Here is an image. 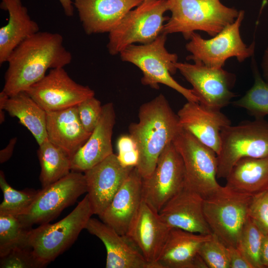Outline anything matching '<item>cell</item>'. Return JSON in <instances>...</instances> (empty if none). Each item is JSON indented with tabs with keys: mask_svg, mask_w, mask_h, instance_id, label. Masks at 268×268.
Instances as JSON below:
<instances>
[{
	"mask_svg": "<svg viewBox=\"0 0 268 268\" xmlns=\"http://www.w3.org/2000/svg\"><path fill=\"white\" fill-rule=\"evenodd\" d=\"M139 121L129 126L138 153L135 166L143 179L154 171L161 153L182 129L178 117L160 94L139 108Z\"/></svg>",
	"mask_w": 268,
	"mask_h": 268,
	"instance_id": "obj_2",
	"label": "cell"
},
{
	"mask_svg": "<svg viewBox=\"0 0 268 268\" xmlns=\"http://www.w3.org/2000/svg\"><path fill=\"white\" fill-rule=\"evenodd\" d=\"M115 120L113 103L103 105L96 127L85 143L71 158V171L84 172L113 153L112 136Z\"/></svg>",
	"mask_w": 268,
	"mask_h": 268,
	"instance_id": "obj_22",
	"label": "cell"
},
{
	"mask_svg": "<svg viewBox=\"0 0 268 268\" xmlns=\"http://www.w3.org/2000/svg\"><path fill=\"white\" fill-rule=\"evenodd\" d=\"M142 179L134 167L109 206L99 216L120 235L127 234L143 201Z\"/></svg>",
	"mask_w": 268,
	"mask_h": 268,
	"instance_id": "obj_21",
	"label": "cell"
},
{
	"mask_svg": "<svg viewBox=\"0 0 268 268\" xmlns=\"http://www.w3.org/2000/svg\"><path fill=\"white\" fill-rule=\"evenodd\" d=\"M118 157L125 166H135L138 160V153L136 145L131 136L122 135L118 140Z\"/></svg>",
	"mask_w": 268,
	"mask_h": 268,
	"instance_id": "obj_37",
	"label": "cell"
},
{
	"mask_svg": "<svg viewBox=\"0 0 268 268\" xmlns=\"http://www.w3.org/2000/svg\"><path fill=\"white\" fill-rule=\"evenodd\" d=\"M172 142L184 162L185 187L203 198L216 191L221 186L215 152L182 128Z\"/></svg>",
	"mask_w": 268,
	"mask_h": 268,
	"instance_id": "obj_10",
	"label": "cell"
},
{
	"mask_svg": "<svg viewBox=\"0 0 268 268\" xmlns=\"http://www.w3.org/2000/svg\"><path fill=\"white\" fill-rule=\"evenodd\" d=\"M252 69L254 76L253 85L233 104L245 109L255 119H264L268 115V83L262 77L254 60Z\"/></svg>",
	"mask_w": 268,
	"mask_h": 268,
	"instance_id": "obj_30",
	"label": "cell"
},
{
	"mask_svg": "<svg viewBox=\"0 0 268 268\" xmlns=\"http://www.w3.org/2000/svg\"><path fill=\"white\" fill-rule=\"evenodd\" d=\"M85 229L104 244L106 268H156L126 235L119 234L103 221L91 217Z\"/></svg>",
	"mask_w": 268,
	"mask_h": 268,
	"instance_id": "obj_20",
	"label": "cell"
},
{
	"mask_svg": "<svg viewBox=\"0 0 268 268\" xmlns=\"http://www.w3.org/2000/svg\"><path fill=\"white\" fill-rule=\"evenodd\" d=\"M244 14V10H240L233 23L209 39H203L196 32L193 33L186 45V50L191 54L186 59L208 67L222 68L229 58L235 57L239 62H243L253 56L255 42L247 45L240 35Z\"/></svg>",
	"mask_w": 268,
	"mask_h": 268,
	"instance_id": "obj_9",
	"label": "cell"
},
{
	"mask_svg": "<svg viewBox=\"0 0 268 268\" xmlns=\"http://www.w3.org/2000/svg\"><path fill=\"white\" fill-rule=\"evenodd\" d=\"M248 216L265 235L268 234V189L252 197Z\"/></svg>",
	"mask_w": 268,
	"mask_h": 268,
	"instance_id": "obj_36",
	"label": "cell"
},
{
	"mask_svg": "<svg viewBox=\"0 0 268 268\" xmlns=\"http://www.w3.org/2000/svg\"><path fill=\"white\" fill-rule=\"evenodd\" d=\"M230 268H253L242 252L236 247L229 246Z\"/></svg>",
	"mask_w": 268,
	"mask_h": 268,
	"instance_id": "obj_38",
	"label": "cell"
},
{
	"mask_svg": "<svg viewBox=\"0 0 268 268\" xmlns=\"http://www.w3.org/2000/svg\"><path fill=\"white\" fill-rule=\"evenodd\" d=\"M199 254L208 268H230L228 247L213 234L201 244Z\"/></svg>",
	"mask_w": 268,
	"mask_h": 268,
	"instance_id": "obj_33",
	"label": "cell"
},
{
	"mask_svg": "<svg viewBox=\"0 0 268 268\" xmlns=\"http://www.w3.org/2000/svg\"><path fill=\"white\" fill-rule=\"evenodd\" d=\"M24 92L46 112L76 106L95 95L93 90L76 83L64 67L51 69Z\"/></svg>",
	"mask_w": 268,
	"mask_h": 268,
	"instance_id": "obj_14",
	"label": "cell"
},
{
	"mask_svg": "<svg viewBox=\"0 0 268 268\" xmlns=\"http://www.w3.org/2000/svg\"><path fill=\"white\" fill-rule=\"evenodd\" d=\"M37 155L41 166L39 179L42 187L53 184L71 171V158L48 138L39 145Z\"/></svg>",
	"mask_w": 268,
	"mask_h": 268,
	"instance_id": "obj_28",
	"label": "cell"
},
{
	"mask_svg": "<svg viewBox=\"0 0 268 268\" xmlns=\"http://www.w3.org/2000/svg\"><path fill=\"white\" fill-rule=\"evenodd\" d=\"M71 60L62 35L39 31L23 41L9 56L2 91L8 96L25 91L43 78L48 69L64 67Z\"/></svg>",
	"mask_w": 268,
	"mask_h": 268,
	"instance_id": "obj_1",
	"label": "cell"
},
{
	"mask_svg": "<svg viewBox=\"0 0 268 268\" xmlns=\"http://www.w3.org/2000/svg\"><path fill=\"white\" fill-rule=\"evenodd\" d=\"M61 3L65 14L67 16L70 17L73 15L74 5L71 0H59Z\"/></svg>",
	"mask_w": 268,
	"mask_h": 268,
	"instance_id": "obj_41",
	"label": "cell"
},
{
	"mask_svg": "<svg viewBox=\"0 0 268 268\" xmlns=\"http://www.w3.org/2000/svg\"><path fill=\"white\" fill-rule=\"evenodd\" d=\"M17 139V138L16 137L11 138L6 146L0 151V163H3L7 161L11 157L13 153Z\"/></svg>",
	"mask_w": 268,
	"mask_h": 268,
	"instance_id": "obj_39",
	"label": "cell"
},
{
	"mask_svg": "<svg viewBox=\"0 0 268 268\" xmlns=\"http://www.w3.org/2000/svg\"><path fill=\"white\" fill-rule=\"evenodd\" d=\"M135 166L124 165L114 153L84 172L94 214L100 216Z\"/></svg>",
	"mask_w": 268,
	"mask_h": 268,
	"instance_id": "obj_15",
	"label": "cell"
},
{
	"mask_svg": "<svg viewBox=\"0 0 268 268\" xmlns=\"http://www.w3.org/2000/svg\"><path fill=\"white\" fill-rule=\"evenodd\" d=\"M261 66L263 69V78L268 83V47L264 53Z\"/></svg>",
	"mask_w": 268,
	"mask_h": 268,
	"instance_id": "obj_42",
	"label": "cell"
},
{
	"mask_svg": "<svg viewBox=\"0 0 268 268\" xmlns=\"http://www.w3.org/2000/svg\"><path fill=\"white\" fill-rule=\"evenodd\" d=\"M171 229L143 200L125 235L148 262L159 268L156 262Z\"/></svg>",
	"mask_w": 268,
	"mask_h": 268,
	"instance_id": "obj_17",
	"label": "cell"
},
{
	"mask_svg": "<svg viewBox=\"0 0 268 268\" xmlns=\"http://www.w3.org/2000/svg\"><path fill=\"white\" fill-rule=\"evenodd\" d=\"M1 9L8 13L7 23L0 28V65L7 60L14 49L28 37L39 31L21 0H1Z\"/></svg>",
	"mask_w": 268,
	"mask_h": 268,
	"instance_id": "obj_25",
	"label": "cell"
},
{
	"mask_svg": "<svg viewBox=\"0 0 268 268\" xmlns=\"http://www.w3.org/2000/svg\"><path fill=\"white\" fill-rule=\"evenodd\" d=\"M177 70L192 85L193 91L203 105L218 110L227 106L236 95L231 89L236 77L222 68L201 64L177 62Z\"/></svg>",
	"mask_w": 268,
	"mask_h": 268,
	"instance_id": "obj_13",
	"label": "cell"
},
{
	"mask_svg": "<svg viewBox=\"0 0 268 268\" xmlns=\"http://www.w3.org/2000/svg\"><path fill=\"white\" fill-rule=\"evenodd\" d=\"M0 188L3 195V201L0 204V214L15 216L24 213L29 208L39 190L14 189L8 184L1 170L0 171Z\"/></svg>",
	"mask_w": 268,
	"mask_h": 268,
	"instance_id": "obj_31",
	"label": "cell"
},
{
	"mask_svg": "<svg viewBox=\"0 0 268 268\" xmlns=\"http://www.w3.org/2000/svg\"><path fill=\"white\" fill-rule=\"evenodd\" d=\"M0 110L6 111L12 117L17 118L30 132L38 145L48 138L46 112L25 92L8 96L1 91Z\"/></svg>",
	"mask_w": 268,
	"mask_h": 268,
	"instance_id": "obj_26",
	"label": "cell"
},
{
	"mask_svg": "<svg viewBox=\"0 0 268 268\" xmlns=\"http://www.w3.org/2000/svg\"><path fill=\"white\" fill-rule=\"evenodd\" d=\"M261 262L263 268H268V234L265 235L261 252Z\"/></svg>",
	"mask_w": 268,
	"mask_h": 268,
	"instance_id": "obj_40",
	"label": "cell"
},
{
	"mask_svg": "<svg viewBox=\"0 0 268 268\" xmlns=\"http://www.w3.org/2000/svg\"><path fill=\"white\" fill-rule=\"evenodd\" d=\"M94 214L87 194L75 208L59 221L32 229L30 243L38 260L45 265L53 261L76 240Z\"/></svg>",
	"mask_w": 268,
	"mask_h": 268,
	"instance_id": "obj_7",
	"label": "cell"
},
{
	"mask_svg": "<svg viewBox=\"0 0 268 268\" xmlns=\"http://www.w3.org/2000/svg\"><path fill=\"white\" fill-rule=\"evenodd\" d=\"M46 112L48 139L71 158L91 134L83 128L76 106Z\"/></svg>",
	"mask_w": 268,
	"mask_h": 268,
	"instance_id": "obj_24",
	"label": "cell"
},
{
	"mask_svg": "<svg viewBox=\"0 0 268 268\" xmlns=\"http://www.w3.org/2000/svg\"><path fill=\"white\" fill-rule=\"evenodd\" d=\"M251 196L226 185L204 198L203 212L212 234L227 247H236L248 217Z\"/></svg>",
	"mask_w": 268,
	"mask_h": 268,
	"instance_id": "obj_5",
	"label": "cell"
},
{
	"mask_svg": "<svg viewBox=\"0 0 268 268\" xmlns=\"http://www.w3.org/2000/svg\"><path fill=\"white\" fill-rule=\"evenodd\" d=\"M166 36L161 33L150 43L130 45L120 53L121 59L133 64L141 70L143 85L158 89L159 84H162L179 92L187 101L199 102L192 89L184 87L171 75L177 70L175 65L178 62V56L166 49Z\"/></svg>",
	"mask_w": 268,
	"mask_h": 268,
	"instance_id": "obj_4",
	"label": "cell"
},
{
	"mask_svg": "<svg viewBox=\"0 0 268 268\" xmlns=\"http://www.w3.org/2000/svg\"><path fill=\"white\" fill-rule=\"evenodd\" d=\"M85 193L87 187L84 174L71 171L58 181L39 190L29 208L17 217L26 228L49 223Z\"/></svg>",
	"mask_w": 268,
	"mask_h": 268,
	"instance_id": "obj_11",
	"label": "cell"
},
{
	"mask_svg": "<svg viewBox=\"0 0 268 268\" xmlns=\"http://www.w3.org/2000/svg\"><path fill=\"white\" fill-rule=\"evenodd\" d=\"M171 16L164 24L162 34L181 33L189 40L196 31L213 37L233 23L239 11L220 0H166Z\"/></svg>",
	"mask_w": 268,
	"mask_h": 268,
	"instance_id": "obj_3",
	"label": "cell"
},
{
	"mask_svg": "<svg viewBox=\"0 0 268 268\" xmlns=\"http://www.w3.org/2000/svg\"><path fill=\"white\" fill-rule=\"evenodd\" d=\"M77 113L84 129L91 134L96 127L103 110L101 102L94 96L85 99L76 105Z\"/></svg>",
	"mask_w": 268,
	"mask_h": 268,
	"instance_id": "obj_35",
	"label": "cell"
},
{
	"mask_svg": "<svg viewBox=\"0 0 268 268\" xmlns=\"http://www.w3.org/2000/svg\"><path fill=\"white\" fill-rule=\"evenodd\" d=\"M203 200L201 195L184 187L166 202L158 213L171 228L211 234L204 215Z\"/></svg>",
	"mask_w": 268,
	"mask_h": 268,
	"instance_id": "obj_18",
	"label": "cell"
},
{
	"mask_svg": "<svg viewBox=\"0 0 268 268\" xmlns=\"http://www.w3.org/2000/svg\"><path fill=\"white\" fill-rule=\"evenodd\" d=\"M144 0H73L86 34L109 33Z\"/></svg>",
	"mask_w": 268,
	"mask_h": 268,
	"instance_id": "obj_19",
	"label": "cell"
},
{
	"mask_svg": "<svg viewBox=\"0 0 268 268\" xmlns=\"http://www.w3.org/2000/svg\"><path fill=\"white\" fill-rule=\"evenodd\" d=\"M181 128L217 155L220 149L221 132L231 125L229 119L220 110L199 102L188 101L177 113Z\"/></svg>",
	"mask_w": 268,
	"mask_h": 268,
	"instance_id": "obj_16",
	"label": "cell"
},
{
	"mask_svg": "<svg viewBox=\"0 0 268 268\" xmlns=\"http://www.w3.org/2000/svg\"><path fill=\"white\" fill-rule=\"evenodd\" d=\"M268 156V122L264 119L245 121L224 127L217 155V178H226L235 163L245 157Z\"/></svg>",
	"mask_w": 268,
	"mask_h": 268,
	"instance_id": "obj_8",
	"label": "cell"
},
{
	"mask_svg": "<svg viewBox=\"0 0 268 268\" xmlns=\"http://www.w3.org/2000/svg\"><path fill=\"white\" fill-rule=\"evenodd\" d=\"M265 235L248 216L236 247L245 255L253 268H263L261 262V252Z\"/></svg>",
	"mask_w": 268,
	"mask_h": 268,
	"instance_id": "obj_32",
	"label": "cell"
},
{
	"mask_svg": "<svg viewBox=\"0 0 268 268\" xmlns=\"http://www.w3.org/2000/svg\"><path fill=\"white\" fill-rule=\"evenodd\" d=\"M226 186L251 196L268 189V156L245 157L233 166Z\"/></svg>",
	"mask_w": 268,
	"mask_h": 268,
	"instance_id": "obj_27",
	"label": "cell"
},
{
	"mask_svg": "<svg viewBox=\"0 0 268 268\" xmlns=\"http://www.w3.org/2000/svg\"><path fill=\"white\" fill-rule=\"evenodd\" d=\"M32 229L23 226L17 216L0 214V257L17 248L31 247Z\"/></svg>",
	"mask_w": 268,
	"mask_h": 268,
	"instance_id": "obj_29",
	"label": "cell"
},
{
	"mask_svg": "<svg viewBox=\"0 0 268 268\" xmlns=\"http://www.w3.org/2000/svg\"><path fill=\"white\" fill-rule=\"evenodd\" d=\"M166 0H144L129 11L120 24L109 33L107 48L116 55L128 46L138 43L145 44L154 41L162 32L169 17Z\"/></svg>",
	"mask_w": 268,
	"mask_h": 268,
	"instance_id": "obj_6",
	"label": "cell"
},
{
	"mask_svg": "<svg viewBox=\"0 0 268 268\" xmlns=\"http://www.w3.org/2000/svg\"><path fill=\"white\" fill-rule=\"evenodd\" d=\"M4 113L3 110H0V123H2L4 121Z\"/></svg>",
	"mask_w": 268,
	"mask_h": 268,
	"instance_id": "obj_43",
	"label": "cell"
},
{
	"mask_svg": "<svg viewBox=\"0 0 268 268\" xmlns=\"http://www.w3.org/2000/svg\"><path fill=\"white\" fill-rule=\"evenodd\" d=\"M0 258V268H41L46 266L38 260L30 247L14 249Z\"/></svg>",
	"mask_w": 268,
	"mask_h": 268,
	"instance_id": "obj_34",
	"label": "cell"
},
{
	"mask_svg": "<svg viewBox=\"0 0 268 268\" xmlns=\"http://www.w3.org/2000/svg\"><path fill=\"white\" fill-rule=\"evenodd\" d=\"M211 235L172 228L157 260V265L159 268H208L199 250Z\"/></svg>",
	"mask_w": 268,
	"mask_h": 268,
	"instance_id": "obj_23",
	"label": "cell"
},
{
	"mask_svg": "<svg viewBox=\"0 0 268 268\" xmlns=\"http://www.w3.org/2000/svg\"><path fill=\"white\" fill-rule=\"evenodd\" d=\"M184 187V162L171 142L161 153L151 174L142 179L143 200L159 212Z\"/></svg>",
	"mask_w": 268,
	"mask_h": 268,
	"instance_id": "obj_12",
	"label": "cell"
}]
</instances>
